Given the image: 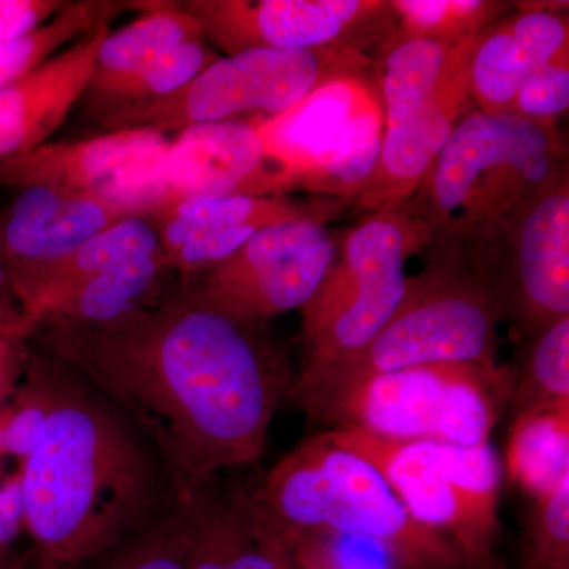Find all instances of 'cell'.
<instances>
[{
	"instance_id": "52a82bcc",
	"label": "cell",
	"mask_w": 569,
	"mask_h": 569,
	"mask_svg": "<svg viewBox=\"0 0 569 569\" xmlns=\"http://www.w3.org/2000/svg\"><path fill=\"white\" fill-rule=\"evenodd\" d=\"M427 236L403 208L367 212L339 242L317 295L302 307V362L291 397L362 350L406 299L411 253Z\"/></svg>"
},
{
	"instance_id": "cb8c5ba5",
	"label": "cell",
	"mask_w": 569,
	"mask_h": 569,
	"mask_svg": "<svg viewBox=\"0 0 569 569\" xmlns=\"http://www.w3.org/2000/svg\"><path fill=\"white\" fill-rule=\"evenodd\" d=\"M140 9V3L110 0L67 2L50 21L36 31L0 43V91L39 69L102 22L114 20L123 10Z\"/></svg>"
},
{
	"instance_id": "d4e9b609",
	"label": "cell",
	"mask_w": 569,
	"mask_h": 569,
	"mask_svg": "<svg viewBox=\"0 0 569 569\" xmlns=\"http://www.w3.org/2000/svg\"><path fill=\"white\" fill-rule=\"evenodd\" d=\"M219 58L208 41H190L164 52L132 74L86 91L82 99L96 118L163 99L189 84Z\"/></svg>"
},
{
	"instance_id": "d6986e66",
	"label": "cell",
	"mask_w": 569,
	"mask_h": 569,
	"mask_svg": "<svg viewBox=\"0 0 569 569\" xmlns=\"http://www.w3.org/2000/svg\"><path fill=\"white\" fill-rule=\"evenodd\" d=\"M102 201L28 187L0 211V261L10 277L51 263L123 219Z\"/></svg>"
},
{
	"instance_id": "30bf717a",
	"label": "cell",
	"mask_w": 569,
	"mask_h": 569,
	"mask_svg": "<svg viewBox=\"0 0 569 569\" xmlns=\"http://www.w3.org/2000/svg\"><path fill=\"white\" fill-rule=\"evenodd\" d=\"M257 122L288 193L307 190L353 204L376 171L383 140L376 66L335 78Z\"/></svg>"
},
{
	"instance_id": "d6a6232c",
	"label": "cell",
	"mask_w": 569,
	"mask_h": 569,
	"mask_svg": "<svg viewBox=\"0 0 569 569\" xmlns=\"http://www.w3.org/2000/svg\"><path fill=\"white\" fill-rule=\"evenodd\" d=\"M337 569H406L381 542L358 535L320 531Z\"/></svg>"
},
{
	"instance_id": "3957f363",
	"label": "cell",
	"mask_w": 569,
	"mask_h": 569,
	"mask_svg": "<svg viewBox=\"0 0 569 569\" xmlns=\"http://www.w3.org/2000/svg\"><path fill=\"white\" fill-rule=\"evenodd\" d=\"M567 164V137L557 122L473 108L400 208L425 231L432 257L470 263Z\"/></svg>"
},
{
	"instance_id": "f1b7e54d",
	"label": "cell",
	"mask_w": 569,
	"mask_h": 569,
	"mask_svg": "<svg viewBox=\"0 0 569 569\" xmlns=\"http://www.w3.org/2000/svg\"><path fill=\"white\" fill-rule=\"evenodd\" d=\"M157 236L168 268L182 274L208 272L231 257L257 231L249 228L190 223L167 217H148Z\"/></svg>"
},
{
	"instance_id": "6da1fadb",
	"label": "cell",
	"mask_w": 569,
	"mask_h": 569,
	"mask_svg": "<svg viewBox=\"0 0 569 569\" xmlns=\"http://www.w3.org/2000/svg\"><path fill=\"white\" fill-rule=\"evenodd\" d=\"M263 325L213 309L189 287L108 323L40 321L31 340L132 422L179 493L263 456L295 381Z\"/></svg>"
},
{
	"instance_id": "9a60e30c",
	"label": "cell",
	"mask_w": 569,
	"mask_h": 569,
	"mask_svg": "<svg viewBox=\"0 0 569 569\" xmlns=\"http://www.w3.org/2000/svg\"><path fill=\"white\" fill-rule=\"evenodd\" d=\"M171 140L151 130H118L80 141L44 142L0 160V186L50 187L92 198L123 216H148L164 201Z\"/></svg>"
},
{
	"instance_id": "1f68e13d",
	"label": "cell",
	"mask_w": 569,
	"mask_h": 569,
	"mask_svg": "<svg viewBox=\"0 0 569 569\" xmlns=\"http://www.w3.org/2000/svg\"><path fill=\"white\" fill-rule=\"evenodd\" d=\"M569 108V48L531 74L516 93L508 114L557 122Z\"/></svg>"
},
{
	"instance_id": "836d02e7",
	"label": "cell",
	"mask_w": 569,
	"mask_h": 569,
	"mask_svg": "<svg viewBox=\"0 0 569 569\" xmlns=\"http://www.w3.org/2000/svg\"><path fill=\"white\" fill-rule=\"evenodd\" d=\"M66 3L63 0H0V43L36 31Z\"/></svg>"
},
{
	"instance_id": "ab89813d",
	"label": "cell",
	"mask_w": 569,
	"mask_h": 569,
	"mask_svg": "<svg viewBox=\"0 0 569 569\" xmlns=\"http://www.w3.org/2000/svg\"><path fill=\"white\" fill-rule=\"evenodd\" d=\"M44 569H51V568L44 567Z\"/></svg>"
},
{
	"instance_id": "74e56055",
	"label": "cell",
	"mask_w": 569,
	"mask_h": 569,
	"mask_svg": "<svg viewBox=\"0 0 569 569\" xmlns=\"http://www.w3.org/2000/svg\"><path fill=\"white\" fill-rule=\"evenodd\" d=\"M21 526H24V497L18 475L0 488V546L13 541Z\"/></svg>"
},
{
	"instance_id": "ac0fdd59",
	"label": "cell",
	"mask_w": 569,
	"mask_h": 569,
	"mask_svg": "<svg viewBox=\"0 0 569 569\" xmlns=\"http://www.w3.org/2000/svg\"><path fill=\"white\" fill-rule=\"evenodd\" d=\"M111 22H102L31 74L0 91V160L44 144L80 103L97 50Z\"/></svg>"
},
{
	"instance_id": "ffe728a7",
	"label": "cell",
	"mask_w": 569,
	"mask_h": 569,
	"mask_svg": "<svg viewBox=\"0 0 569 569\" xmlns=\"http://www.w3.org/2000/svg\"><path fill=\"white\" fill-rule=\"evenodd\" d=\"M162 253L159 236L144 216L118 220L51 263L11 276L14 295L24 316L39 326L48 307L71 288L112 266Z\"/></svg>"
},
{
	"instance_id": "8992f818",
	"label": "cell",
	"mask_w": 569,
	"mask_h": 569,
	"mask_svg": "<svg viewBox=\"0 0 569 569\" xmlns=\"http://www.w3.org/2000/svg\"><path fill=\"white\" fill-rule=\"evenodd\" d=\"M501 318L500 298L478 269L432 257L422 274L410 277L406 299L380 332L291 400L302 406L411 367L473 365L501 369L496 362Z\"/></svg>"
},
{
	"instance_id": "9c48e42d",
	"label": "cell",
	"mask_w": 569,
	"mask_h": 569,
	"mask_svg": "<svg viewBox=\"0 0 569 569\" xmlns=\"http://www.w3.org/2000/svg\"><path fill=\"white\" fill-rule=\"evenodd\" d=\"M503 369L473 365L419 366L361 381L299 406L332 429L387 440L488 443L498 406L511 396Z\"/></svg>"
},
{
	"instance_id": "e0dca14e",
	"label": "cell",
	"mask_w": 569,
	"mask_h": 569,
	"mask_svg": "<svg viewBox=\"0 0 569 569\" xmlns=\"http://www.w3.org/2000/svg\"><path fill=\"white\" fill-rule=\"evenodd\" d=\"M567 48L568 2H515L473 41L468 81L475 110L508 114L523 82Z\"/></svg>"
},
{
	"instance_id": "e575fe53",
	"label": "cell",
	"mask_w": 569,
	"mask_h": 569,
	"mask_svg": "<svg viewBox=\"0 0 569 569\" xmlns=\"http://www.w3.org/2000/svg\"><path fill=\"white\" fill-rule=\"evenodd\" d=\"M28 337L0 332V406L20 387L32 348Z\"/></svg>"
},
{
	"instance_id": "8fae6325",
	"label": "cell",
	"mask_w": 569,
	"mask_h": 569,
	"mask_svg": "<svg viewBox=\"0 0 569 569\" xmlns=\"http://www.w3.org/2000/svg\"><path fill=\"white\" fill-rule=\"evenodd\" d=\"M361 50H249L217 59L189 84L163 99L108 112L96 121L104 132L151 130L168 134L194 126L238 121L239 116L279 114L326 82L372 69Z\"/></svg>"
},
{
	"instance_id": "5b68a950",
	"label": "cell",
	"mask_w": 569,
	"mask_h": 569,
	"mask_svg": "<svg viewBox=\"0 0 569 569\" xmlns=\"http://www.w3.org/2000/svg\"><path fill=\"white\" fill-rule=\"evenodd\" d=\"M473 41L445 44L391 31L378 44L373 61L383 140L376 171L355 208H400L417 193L452 130L475 108L468 81Z\"/></svg>"
},
{
	"instance_id": "484cf974",
	"label": "cell",
	"mask_w": 569,
	"mask_h": 569,
	"mask_svg": "<svg viewBox=\"0 0 569 569\" xmlns=\"http://www.w3.org/2000/svg\"><path fill=\"white\" fill-rule=\"evenodd\" d=\"M395 13L392 32L407 39L460 44L473 41L515 2L498 0H389Z\"/></svg>"
},
{
	"instance_id": "4fadbf2b",
	"label": "cell",
	"mask_w": 569,
	"mask_h": 569,
	"mask_svg": "<svg viewBox=\"0 0 569 569\" xmlns=\"http://www.w3.org/2000/svg\"><path fill=\"white\" fill-rule=\"evenodd\" d=\"M530 339L569 317V173L560 168L496 242L470 261Z\"/></svg>"
},
{
	"instance_id": "f35d334b",
	"label": "cell",
	"mask_w": 569,
	"mask_h": 569,
	"mask_svg": "<svg viewBox=\"0 0 569 569\" xmlns=\"http://www.w3.org/2000/svg\"><path fill=\"white\" fill-rule=\"evenodd\" d=\"M283 569H295L293 563H291L290 556H288L287 548H284Z\"/></svg>"
},
{
	"instance_id": "ba28073f",
	"label": "cell",
	"mask_w": 569,
	"mask_h": 569,
	"mask_svg": "<svg viewBox=\"0 0 569 569\" xmlns=\"http://www.w3.org/2000/svg\"><path fill=\"white\" fill-rule=\"evenodd\" d=\"M367 460L426 529L447 538L471 565L489 569L500 535L501 460L488 443L387 440L355 429L323 433Z\"/></svg>"
},
{
	"instance_id": "d590c367",
	"label": "cell",
	"mask_w": 569,
	"mask_h": 569,
	"mask_svg": "<svg viewBox=\"0 0 569 569\" xmlns=\"http://www.w3.org/2000/svg\"><path fill=\"white\" fill-rule=\"evenodd\" d=\"M279 539L287 548L295 569H337L329 557L320 531L291 535V537Z\"/></svg>"
},
{
	"instance_id": "7a4b0ae2",
	"label": "cell",
	"mask_w": 569,
	"mask_h": 569,
	"mask_svg": "<svg viewBox=\"0 0 569 569\" xmlns=\"http://www.w3.org/2000/svg\"><path fill=\"white\" fill-rule=\"evenodd\" d=\"M36 353L48 418L22 460L24 526L44 567L69 569L111 552L156 519L171 503H160L170 479L118 408L59 359Z\"/></svg>"
},
{
	"instance_id": "277c9868",
	"label": "cell",
	"mask_w": 569,
	"mask_h": 569,
	"mask_svg": "<svg viewBox=\"0 0 569 569\" xmlns=\"http://www.w3.org/2000/svg\"><path fill=\"white\" fill-rule=\"evenodd\" d=\"M252 498L277 538L339 531L376 539L406 569H478L415 520L376 468L323 433L284 456Z\"/></svg>"
},
{
	"instance_id": "4dcf8cb0",
	"label": "cell",
	"mask_w": 569,
	"mask_h": 569,
	"mask_svg": "<svg viewBox=\"0 0 569 569\" xmlns=\"http://www.w3.org/2000/svg\"><path fill=\"white\" fill-rule=\"evenodd\" d=\"M522 569H569V479L535 501Z\"/></svg>"
},
{
	"instance_id": "4316f807",
	"label": "cell",
	"mask_w": 569,
	"mask_h": 569,
	"mask_svg": "<svg viewBox=\"0 0 569 569\" xmlns=\"http://www.w3.org/2000/svg\"><path fill=\"white\" fill-rule=\"evenodd\" d=\"M526 369L516 392V415L569 406V317L531 337Z\"/></svg>"
},
{
	"instance_id": "603a6c76",
	"label": "cell",
	"mask_w": 569,
	"mask_h": 569,
	"mask_svg": "<svg viewBox=\"0 0 569 569\" xmlns=\"http://www.w3.org/2000/svg\"><path fill=\"white\" fill-rule=\"evenodd\" d=\"M507 466L535 501L556 492L569 479V406L516 415Z\"/></svg>"
},
{
	"instance_id": "2e32d148",
	"label": "cell",
	"mask_w": 569,
	"mask_h": 569,
	"mask_svg": "<svg viewBox=\"0 0 569 569\" xmlns=\"http://www.w3.org/2000/svg\"><path fill=\"white\" fill-rule=\"evenodd\" d=\"M163 186L164 201L201 194L288 193L257 121L203 123L179 132L164 159Z\"/></svg>"
},
{
	"instance_id": "8d00e7d4",
	"label": "cell",
	"mask_w": 569,
	"mask_h": 569,
	"mask_svg": "<svg viewBox=\"0 0 569 569\" xmlns=\"http://www.w3.org/2000/svg\"><path fill=\"white\" fill-rule=\"evenodd\" d=\"M0 332L31 339L36 326L22 312L6 264L0 261Z\"/></svg>"
},
{
	"instance_id": "7402d4cb",
	"label": "cell",
	"mask_w": 569,
	"mask_h": 569,
	"mask_svg": "<svg viewBox=\"0 0 569 569\" xmlns=\"http://www.w3.org/2000/svg\"><path fill=\"white\" fill-rule=\"evenodd\" d=\"M168 269L163 253L112 266L59 296L41 321L108 323L144 306Z\"/></svg>"
},
{
	"instance_id": "5bb4252c",
	"label": "cell",
	"mask_w": 569,
	"mask_h": 569,
	"mask_svg": "<svg viewBox=\"0 0 569 569\" xmlns=\"http://www.w3.org/2000/svg\"><path fill=\"white\" fill-rule=\"evenodd\" d=\"M224 56L249 50L377 48L395 28L389 0H182L176 2Z\"/></svg>"
},
{
	"instance_id": "7c38bea8",
	"label": "cell",
	"mask_w": 569,
	"mask_h": 569,
	"mask_svg": "<svg viewBox=\"0 0 569 569\" xmlns=\"http://www.w3.org/2000/svg\"><path fill=\"white\" fill-rule=\"evenodd\" d=\"M331 216L272 224L190 287L206 305L250 323L302 309L317 295L339 253L326 227Z\"/></svg>"
},
{
	"instance_id": "f546056e",
	"label": "cell",
	"mask_w": 569,
	"mask_h": 569,
	"mask_svg": "<svg viewBox=\"0 0 569 569\" xmlns=\"http://www.w3.org/2000/svg\"><path fill=\"white\" fill-rule=\"evenodd\" d=\"M179 496L189 516L186 569H233L230 500L208 496L204 486Z\"/></svg>"
},
{
	"instance_id": "83f0119b",
	"label": "cell",
	"mask_w": 569,
	"mask_h": 569,
	"mask_svg": "<svg viewBox=\"0 0 569 569\" xmlns=\"http://www.w3.org/2000/svg\"><path fill=\"white\" fill-rule=\"evenodd\" d=\"M189 516L182 497L171 503L118 548L104 553L97 569H186Z\"/></svg>"
},
{
	"instance_id": "44dd1931",
	"label": "cell",
	"mask_w": 569,
	"mask_h": 569,
	"mask_svg": "<svg viewBox=\"0 0 569 569\" xmlns=\"http://www.w3.org/2000/svg\"><path fill=\"white\" fill-rule=\"evenodd\" d=\"M204 40L203 28L176 2H144L138 20L108 31L99 44L88 91L132 74L153 59L190 41Z\"/></svg>"
}]
</instances>
